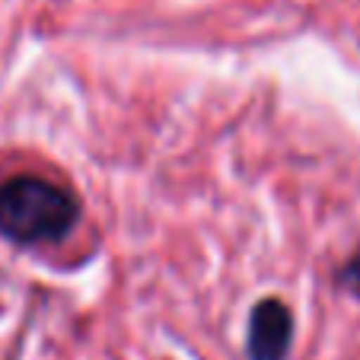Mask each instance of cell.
Masks as SVG:
<instances>
[{
    "instance_id": "cell-3",
    "label": "cell",
    "mask_w": 360,
    "mask_h": 360,
    "mask_svg": "<svg viewBox=\"0 0 360 360\" xmlns=\"http://www.w3.org/2000/svg\"><path fill=\"white\" fill-rule=\"evenodd\" d=\"M341 278H345V284L360 297V249L354 252L351 259H347V265H345V271H341Z\"/></svg>"
},
{
    "instance_id": "cell-1",
    "label": "cell",
    "mask_w": 360,
    "mask_h": 360,
    "mask_svg": "<svg viewBox=\"0 0 360 360\" xmlns=\"http://www.w3.org/2000/svg\"><path fill=\"white\" fill-rule=\"evenodd\" d=\"M77 214V198L41 176H13L0 185V233L20 245L64 239Z\"/></svg>"
},
{
    "instance_id": "cell-2",
    "label": "cell",
    "mask_w": 360,
    "mask_h": 360,
    "mask_svg": "<svg viewBox=\"0 0 360 360\" xmlns=\"http://www.w3.org/2000/svg\"><path fill=\"white\" fill-rule=\"evenodd\" d=\"M290 338V309L281 300H262L249 319V360H284Z\"/></svg>"
}]
</instances>
